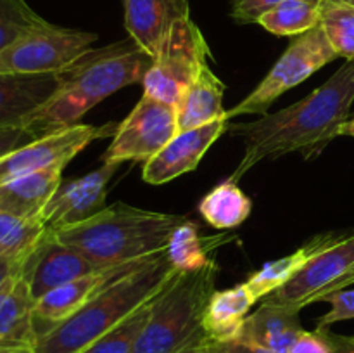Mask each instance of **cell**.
Here are the masks:
<instances>
[{"label":"cell","instance_id":"11","mask_svg":"<svg viewBox=\"0 0 354 353\" xmlns=\"http://www.w3.org/2000/svg\"><path fill=\"white\" fill-rule=\"evenodd\" d=\"M116 128L118 125L114 123L102 127L76 123L35 138L0 158V183L50 166H66L93 141L114 135Z\"/></svg>","mask_w":354,"mask_h":353},{"label":"cell","instance_id":"8","mask_svg":"<svg viewBox=\"0 0 354 353\" xmlns=\"http://www.w3.org/2000/svg\"><path fill=\"white\" fill-rule=\"evenodd\" d=\"M97 35L45 21L0 51V73L45 75L61 73L92 48Z\"/></svg>","mask_w":354,"mask_h":353},{"label":"cell","instance_id":"19","mask_svg":"<svg viewBox=\"0 0 354 353\" xmlns=\"http://www.w3.org/2000/svg\"><path fill=\"white\" fill-rule=\"evenodd\" d=\"M61 83L59 73L45 75H6L0 73V127L24 125L44 106Z\"/></svg>","mask_w":354,"mask_h":353},{"label":"cell","instance_id":"24","mask_svg":"<svg viewBox=\"0 0 354 353\" xmlns=\"http://www.w3.org/2000/svg\"><path fill=\"white\" fill-rule=\"evenodd\" d=\"M252 210V203L237 182L227 179L209 190L199 203V213L214 228H235L244 224Z\"/></svg>","mask_w":354,"mask_h":353},{"label":"cell","instance_id":"15","mask_svg":"<svg viewBox=\"0 0 354 353\" xmlns=\"http://www.w3.org/2000/svg\"><path fill=\"white\" fill-rule=\"evenodd\" d=\"M228 118H220L203 127L182 130L149 161L144 163L142 179L152 185L171 182L197 168L207 149L227 130Z\"/></svg>","mask_w":354,"mask_h":353},{"label":"cell","instance_id":"38","mask_svg":"<svg viewBox=\"0 0 354 353\" xmlns=\"http://www.w3.org/2000/svg\"><path fill=\"white\" fill-rule=\"evenodd\" d=\"M178 353H203V352H201L199 343H197V345H190V346H187V348H183L182 352H178Z\"/></svg>","mask_w":354,"mask_h":353},{"label":"cell","instance_id":"6","mask_svg":"<svg viewBox=\"0 0 354 353\" xmlns=\"http://www.w3.org/2000/svg\"><path fill=\"white\" fill-rule=\"evenodd\" d=\"M209 57V45L199 26L190 16L180 17L152 57L151 69L142 82L144 93L176 106Z\"/></svg>","mask_w":354,"mask_h":353},{"label":"cell","instance_id":"27","mask_svg":"<svg viewBox=\"0 0 354 353\" xmlns=\"http://www.w3.org/2000/svg\"><path fill=\"white\" fill-rule=\"evenodd\" d=\"M44 234L41 221L21 220L0 211V260L23 262Z\"/></svg>","mask_w":354,"mask_h":353},{"label":"cell","instance_id":"14","mask_svg":"<svg viewBox=\"0 0 354 353\" xmlns=\"http://www.w3.org/2000/svg\"><path fill=\"white\" fill-rule=\"evenodd\" d=\"M93 270L97 269L82 253L47 230L19 266V273L26 280L35 300Z\"/></svg>","mask_w":354,"mask_h":353},{"label":"cell","instance_id":"40","mask_svg":"<svg viewBox=\"0 0 354 353\" xmlns=\"http://www.w3.org/2000/svg\"><path fill=\"white\" fill-rule=\"evenodd\" d=\"M9 353H35L31 350H21V352H9Z\"/></svg>","mask_w":354,"mask_h":353},{"label":"cell","instance_id":"3","mask_svg":"<svg viewBox=\"0 0 354 353\" xmlns=\"http://www.w3.org/2000/svg\"><path fill=\"white\" fill-rule=\"evenodd\" d=\"M183 220L180 215L116 203L83 224L50 234L82 253L95 269H111L162 255Z\"/></svg>","mask_w":354,"mask_h":353},{"label":"cell","instance_id":"21","mask_svg":"<svg viewBox=\"0 0 354 353\" xmlns=\"http://www.w3.org/2000/svg\"><path fill=\"white\" fill-rule=\"evenodd\" d=\"M223 96V82L214 75L206 62L175 106L178 132L203 127L227 116Z\"/></svg>","mask_w":354,"mask_h":353},{"label":"cell","instance_id":"12","mask_svg":"<svg viewBox=\"0 0 354 353\" xmlns=\"http://www.w3.org/2000/svg\"><path fill=\"white\" fill-rule=\"evenodd\" d=\"M118 168L120 163H102L100 168L61 183L40 217L45 230L57 232L75 227L100 213L107 206V183Z\"/></svg>","mask_w":354,"mask_h":353},{"label":"cell","instance_id":"5","mask_svg":"<svg viewBox=\"0 0 354 353\" xmlns=\"http://www.w3.org/2000/svg\"><path fill=\"white\" fill-rule=\"evenodd\" d=\"M220 266L214 260L182 270L156 294L135 353H178L204 339L203 317L216 291Z\"/></svg>","mask_w":354,"mask_h":353},{"label":"cell","instance_id":"32","mask_svg":"<svg viewBox=\"0 0 354 353\" xmlns=\"http://www.w3.org/2000/svg\"><path fill=\"white\" fill-rule=\"evenodd\" d=\"M324 301L330 303V310L318 318L317 327H330L332 324L354 318V289L335 291Z\"/></svg>","mask_w":354,"mask_h":353},{"label":"cell","instance_id":"20","mask_svg":"<svg viewBox=\"0 0 354 353\" xmlns=\"http://www.w3.org/2000/svg\"><path fill=\"white\" fill-rule=\"evenodd\" d=\"M64 166H50L0 183V211L21 220L40 221L45 206L62 183Z\"/></svg>","mask_w":354,"mask_h":353},{"label":"cell","instance_id":"10","mask_svg":"<svg viewBox=\"0 0 354 353\" xmlns=\"http://www.w3.org/2000/svg\"><path fill=\"white\" fill-rule=\"evenodd\" d=\"M354 270V234L334 237L310 258V262L286 286L263 300L289 305L303 310L328 294L344 289V282Z\"/></svg>","mask_w":354,"mask_h":353},{"label":"cell","instance_id":"36","mask_svg":"<svg viewBox=\"0 0 354 353\" xmlns=\"http://www.w3.org/2000/svg\"><path fill=\"white\" fill-rule=\"evenodd\" d=\"M21 262H12V260H0V286L6 282V279H9L12 273H16L19 270Z\"/></svg>","mask_w":354,"mask_h":353},{"label":"cell","instance_id":"33","mask_svg":"<svg viewBox=\"0 0 354 353\" xmlns=\"http://www.w3.org/2000/svg\"><path fill=\"white\" fill-rule=\"evenodd\" d=\"M283 0H232L230 16L239 24L258 23L259 16Z\"/></svg>","mask_w":354,"mask_h":353},{"label":"cell","instance_id":"25","mask_svg":"<svg viewBox=\"0 0 354 353\" xmlns=\"http://www.w3.org/2000/svg\"><path fill=\"white\" fill-rule=\"evenodd\" d=\"M320 0H283L259 16L258 24L277 37H297L320 24Z\"/></svg>","mask_w":354,"mask_h":353},{"label":"cell","instance_id":"28","mask_svg":"<svg viewBox=\"0 0 354 353\" xmlns=\"http://www.w3.org/2000/svg\"><path fill=\"white\" fill-rule=\"evenodd\" d=\"M152 300L138 307L133 314L128 315L124 320L114 325L111 331L100 336L80 353H135V346H137L138 338H140L142 331L147 324L149 314H151Z\"/></svg>","mask_w":354,"mask_h":353},{"label":"cell","instance_id":"7","mask_svg":"<svg viewBox=\"0 0 354 353\" xmlns=\"http://www.w3.org/2000/svg\"><path fill=\"white\" fill-rule=\"evenodd\" d=\"M335 59L337 54L328 44L320 24L306 33L297 35L258 87L237 106L227 111L228 121L242 114H268V107L280 96L306 82L311 75Z\"/></svg>","mask_w":354,"mask_h":353},{"label":"cell","instance_id":"41","mask_svg":"<svg viewBox=\"0 0 354 353\" xmlns=\"http://www.w3.org/2000/svg\"><path fill=\"white\" fill-rule=\"evenodd\" d=\"M346 2H351V3H354V0H346Z\"/></svg>","mask_w":354,"mask_h":353},{"label":"cell","instance_id":"29","mask_svg":"<svg viewBox=\"0 0 354 353\" xmlns=\"http://www.w3.org/2000/svg\"><path fill=\"white\" fill-rule=\"evenodd\" d=\"M207 251L209 248L206 246V239L199 235V227L194 221L183 220L169 237L166 256L171 265L182 272L207 265L211 262L207 258Z\"/></svg>","mask_w":354,"mask_h":353},{"label":"cell","instance_id":"22","mask_svg":"<svg viewBox=\"0 0 354 353\" xmlns=\"http://www.w3.org/2000/svg\"><path fill=\"white\" fill-rule=\"evenodd\" d=\"M256 301L258 300L245 282L230 289L214 291L207 301L203 317L204 339L211 341L239 339L244 320Z\"/></svg>","mask_w":354,"mask_h":353},{"label":"cell","instance_id":"2","mask_svg":"<svg viewBox=\"0 0 354 353\" xmlns=\"http://www.w3.org/2000/svg\"><path fill=\"white\" fill-rule=\"evenodd\" d=\"M151 66V55L131 38L95 51L90 48L75 64L59 73V89L24 121V127L37 137L73 127L114 92L144 82Z\"/></svg>","mask_w":354,"mask_h":353},{"label":"cell","instance_id":"37","mask_svg":"<svg viewBox=\"0 0 354 353\" xmlns=\"http://www.w3.org/2000/svg\"><path fill=\"white\" fill-rule=\"evenodd\" d=\"M341 135H348V137L354 138V116L344 121V125L341 127Z\"/></svg>","mask_w":354,"mask_h":353},{"label":"cell","instance_id":"23","mask_svg":"<svg viewBox=\"0 0 354 353\" xmlns=\"http://www.w3.org/2000/svg\"><path fill=\"white\" fill-rule=\"evenodd\" d=\"M332 237H334V234H322L318 237L311 239L310 242H306L297 251L282 256L279 260H273V262L265 263L258 272H254L245 280V284L251 289V293L254 294L256 300H263L268 294L275 293L277 289L286 286L310 262L311 256L317 251H320Z\"/></svg>","mask_w":354,"mask_h":353},{"label":"cell","instance_id":"42","mask_svg":"<svg viewBox=\"0 0 354 353\" xmlns=\"http://www.w3.org/2000/svg\"><path fill=\"white\" fill-rule=\"evenodd\" d=\"M121 2H123V0H121Z\"/></svg>","mask_w":354,"mask_h":353},{"label":"cell","instance_id":"16","mask_svg":"<svg viewBox=\"0 0 354 353\" xmlns=\"http://www.w3.org/2000/svg\"><path fill=\"white\" fill-rule=\"evenodd\" d=\"M35 303L37 300L19 270L0 286V353L33 352L38 341Z\"/></svg>","mask_w":354,"mask_h":353},{"label":"cell","instance_id":"35","mask_svg":"<svg viewBox=\"0 0 354 353\" xmlns=\"http://www.w3.org/2000/svg\"><path fill=\"white\" fill-rule=\"evenodd\" d=\"M199 348L203 353H275L266 348H261V346L242 341V339H230V341L203 339L199 343Z\"/></svg>","mask_w":354,"mask_h":353},{"label":"cell","instance_id":"31","mask_svg":"<svg viewBox=\"0 0 354 353\" xmlns=\"http://www.w3.org/2000/svg\"><path fill=\"white\" fill-rule=\"evenodd\" d=\"M290 353H354V334H339L330 327L304 331Z\"/></svg>","mask_w":354,"mask_h":353},{"label":"cell","instance_id":"18","mask_svg":"<svg viewBox=\"0 0 354 353\" xmlns=\"http://www.w3.org/2000/svg\"><path fill=\"white\" fill-rule=\"evenodd\" d=\"M123 6L128 35L151 57L173 23L190 16L189 0H123Z\"/></svg>","mask_w":354,"mask_h":353},{"label":"cell","instance_id":"4","mask_svg":"<svg viewBox=\"0 0 354 353\" xmlns=\"http://www.w3.org/2000/svg\"><path fill=\"white\" fill-rule=\"evenodd\" d=\"M176 270L162 255L145 262L140 269L93 294L76 314L40 336L35 353H80L95 339L133 314L138 307L156 296Z\"/></svg>","mask_w":354,"mask_h":353},{"label":"cell","instance_id":"30","mask_svg":"<svg viewBox=\"0 0 354 353\" xmlns=\"http://www.w3.org/2000/svg\"><path fill=\"white\" fill-rule=\"evenodd\" d=\"M44 23L26 0H0V51Z\"/></svg>","mask_w":354,"mask_h":353},{"label":"cell","instance_id":"1","mask_svg":"<svg viewBox=\"0 0 354 353\" xmlns=\"http://www.w3.org/2000/svg\"><path fill=\"white\" fill-rule=\"evenodd\" d=\"M354 102V61H346L322 87L304 99L273 114H263L249 123L228 127L232 135L244 141V156L230 179L242 175L265 159L299 152L306 159L322 154L341 135Z\"/></svg>","mask_w":354,"mask_h":353},{"label":"cell","instance_id":"39","mask_svg":"<svg viewBox=\"0 0 354 353\" xmlns=\"http://www.w3.org/2000/svg\"><path fill=\"white\" fill-rule=\"evenodd\" d=\"M353 284H354V270L351 272V275H349L348 279H346V282H344V289H346V287L353 286Z\"/></svg>","mask_w":354,"mask_h":353},{"label":"cell","instance_id":"9","mask_svg":"<svg viewBox=\"0 0 354 353\" xmlns=\"http://www.w3.org/2000/svg\"><path fill=\"white\" fill-rule=\"evenodd\" d=\"M178 134L176 109L156 97H140L131 113L118 125L102 163H145Z\"/></svg>","mask_w":354,"mask_h":353},{"label":"cell","instance_id":"26","mask_svg":"<svg viewBox=\"0 0 354 353\" xmlns=\"http://www.w3.org/2000/svg\"><path fill=\"white\" fill-rule=\"evenodd\" d=\"M320 26L337 57L354 61V3L320 0Z\"/></svg>","mask_w":354,"mask_h":353},{"label":"cell","instance_id":"34","mask_svg":"<svg viewBox=\"0 0 354 353\" xmlns=\"http://www.w3.org/2000/svg\"><path fill=\"white\" fill-rule=\"evenodd\" d=\"M38 138L31 130H28L24 125H9V127H0V158L7 152L28 144V142Z\"/></svg>","mask_w":354,"mask_h":353},{"label":"cell","instance_id":"13","mask_svg":"<svg viewBox=\"0 0 354 353\" xmlns=\"http://www.w3.org/2000/svg\"><path fill=\"white\" fill-rule=\"evenodd\" d=\"M149 260H138V262L124 263V265L111 266V269H97L71 280V282L48 291L35 303V329H37L38 338L47 334L55 325L76 314L93 294L114 284L116 280L123 279L128 273L135 272Z\"/></svg>","mask_w":354,"mask_h":353},{"label":"cell","instance_id":"17","mask_svg":"<svg viewBox=\"0 0 354 353\" xmlns=\"http://www.w3.org/2000/svg\"><path fill=\"white\" fill-rule=\"evenodd\" d=\"M261 307L248 315L239 339L275 353H290L306 329L301 324V310L289 305L261 300Z\"/></svg>","mask_w":354,"mask_h":353}]
</instances>
